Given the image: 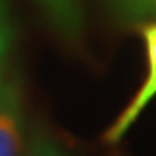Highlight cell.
<instances>
[{
  "instance_id": "obj_4",
  "label": "cell",
  "mask_w": 156,
  "mask_h": 156,
  "mask_svg": "<svg viewBox=\"0 0 156 156\" xmlns=\"http://www.w3.org/2000/svg\"><path fill=\"white\" fill-rule=\"evenodd\" d=\"M117 19L126 23L156 21V0H109Z\"/></svg>"
},
{
  "instance_id": "obj_2",
  "label": "cell",
  "mask_w": 156,
  "mask_h": 156,
  "mask_svg": "<svg viewBox=\"0 0 156 156\" xmlns=\"http://www.w3.org/2000/svg\"><path fill=\"white\" fill-rule=\"evenodd\" d=\"M25 109L21 85L8 75L0 81V156H25Z\"/></svg>"
},
{
  "instance_id": "obj_1",
  "label": "cell",
  "mask_w": 156,
  "mask_h": 156,
  "mask_svg": "<svg viewBox=\"0 0 156 156\" xmlns=\"http://www.w3.org/2000/svg\"><path fill=\"white\" fill-rule=\"evenodd\" d=\"M139 34L145 43V51H147V75H145L141 87L137 88L136 96L128 102L122 113L113 120V124L104 133V141L111 145L119 143L124 137V133L133 126L137 117L156 98V21L139 23Z\"/></svg>"
},
{
  "instance_id": "obj_5",
  "label": "cell",
  "mask_w": 156,
  "mask_h": 156,
  "mask_svg": "<svg viewBox=\"0 0 156 156\" xmlns=\"http://www.w3.org/2000/svg\"><path fill=\"white\" fill-rule=\"evenodd\" d=\"M25 156H68V154L45 126L36 124L32 128L30 139L27 143Z\"/></svg>"
},
{
  "instance_id": "obj_3",
  "label": "cell",
  "mask_w": 156,
  "mask_h": 156,
  "mask_svg": "<svg viewBox=\"0 0 156 156\" xmlns=\"http://www.w3.org/2000/svg\"><path fill=\"white\" fill-rule=\"evenodd\" d=\"M45 15L64 38L75 40L81 32L79 0H40Z\"/></svg>"
},
{
  "instance_id": "obj_6",
  "label": "cell",
  "mask_w": 156,
  "mask_h": 156,
  "mask_svg": "<svg viewBox=\"0 0 156 156\" xmlns=\"http://www.w3.org/2000/svg\"><path fill=\"white\" fill-rule=\"evenodd\" d=\"M9 41H12V27H9L6 4L4 0H0V81H2L4 64H6L8 51H9Z\"/></svg>"
}]
</instances>
